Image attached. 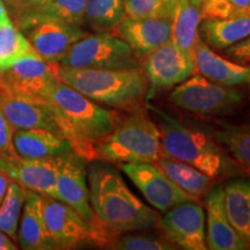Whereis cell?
Masks as SVG:
<instances>
[{
    "instance_id": "obj_4",
    "label": "cell",
    "mask_w": 250,
    "mask_h": 250,
    "mask_svg": "<svg viewBox=\"0 0 250 250\" xmlns=\"http://www.w3.org/2000/svg\"><path fill=\"white\" fill-rule=\"evenodd\" d=\"M149 109L159 121L161 156L191 165L213 180L232 169L233 166L223 149L208 133L184 126L160 109Z\"/></svg>"
},
{
    "instance_id": "obj_22",
    "label": "cell",
    "mask_w": 250,
    "mask_h": 250,
    "mask_svg": "<svg viewBox=\"0 0 250 250\" xmlns=\"http://www.w3.org/2000/svg\"><path fill=\"white\" fill-rule=\"evenodd\" d=\"M85 4L86 0H49L45 4L21 15L14 24L23 33L43 21L83 26Z\"/></svg>"
},
{
    "instance_id": "obj_16",
    "label": "cell",
    "mask_w": 250,
    "mask_h": 250,
    "mask_svg": "<svg viewBox=\"0 0 250 250\" xmlns=\"http://www.w3.org/2000/svg\"><path fill=\"white\" fill-rule=\"evenodd\" d=\"M0 110L13 127L33 129L43 127L58 132L57 125L44 100H33L18 94L0 81Z\"/></svg>"
},
{
    "instance_id": "obj_24",
    "label": "cell",
    "mask_w": 250,
    "mask_h": 250,
    "mask_svg": "<svg viewBox=\"0 0 250 250\" xmlns=\"http://www.w3.org/2000/svg\"><path fill=\"white\" fill-rule=\"evenodd\" d=\"M201 5L192 0H177L171 22L170 40L191 61L193 48L201 37Z\"/></svg>"
},
{
    "instance_id": "obj_41",
    "label": "cell",
    "mask_w": 250,
    "mask_h": 250,
    "mask_svg": "<svg viewBox=\"0 0 250 250\" xmlns=\"http://www.w3.org/2000/svg\"><path fill=\"white\" fill-rule=\"evenodd\" d=\"M49 0H30V2H29V7H28V9L26 12H28V11H31V9H34V8H36V7H39V6H41V5H43V4H45V2H48ZM26 12H24V13H26ZM23 13V14H24ZM14 23V22H13Z\"/></svg>"
},
{
    "instance_id": "obj_34",
    "label": "cell",
    "mask_w": 250,
    "mask_h": 250,
    "mask_svg": "<svg viewBox=\"0 0 250 250\" xmlns=\"http://www.w3.org/2000/svg\"><path fill=\"white\" fill-rule=\"evenodd\" d=\"M14 131L0 110V159H15L19 156L13 146Z\"/></svg>"
},
{
    "instance_id": "obj_10",
    "label": "cell",
    "mask_w": 250,
    "mask_h": 250,
    "mask_svg": "<svg viewBox=\"0 0 250 250\" xmlns=\"http://www.w3.org/2000/svg\"><path fill=\"white\" fill-rule=\"evenodd\" d=\"M57 66V62H46L37 52H33L0 72V81L26 98L42 100L43 95L61 80Z\"/></svg>"
},
{
    "instance_id": "obj_40",
    "label": "cell",
    "mask_w": 250,
    "mask_h": 250,
    "mask_svg": "<svg viewBox=\"0 0 250 250\" xmlns=\"http://www.w3.org/2000/svg\"><path fill=\"white\" fill-rule=\"evenodd\" d=\"M9 23H12V20L8 17L7 9H6L4 2L0 0V26H6Z\"/></svg>"
},
{
    "instance_id": "obj_27",
    "label": "cell",
    "mask_w": 250,
    "mask_h": 250,
    "mask_svg": "<svg viewBox=\"0 0 250 250\" xmlns=\"http://www.w3.org/2000/svg\"><path fill=\"white\" fill-rule=\"evenodd\" d=\"M124 14V0H86L83 24L95 33H110Z\"/></svg>"
},
{
    "instance_id": "obj_43",
    "label": "cell",
    "mask_w": 250,
    "mask_h": 250,
    "mask_svg": "<svg viewBox=\"0 0 250 250\" xmlns=\"http://www.w3.org/2000/svg\"><path fill=\"white\" fill-rule=\"evenodd\" d=\"M248 83V88H249V92H250V78H249L248 83Z\"/></svg>"
},
{
    "instance_id": "obj_9",
    "label": "cell",
    "mask_w": 250,
    "mask_h": 250,
    "mask_svg": "<svg viewBox=\"0 0 250 250\" xmlns=\"http://www.w3.org/2000/svg\"><path fill=\"white\" fill-rule=\"evenodd\" d=\"M148 86L147 99L159 90L174 88L195 73L193 62L169 40L142 59Z\"/></svg>"
},
{
    "instance_id": "obj_6",
    "label": "cell",
    "mask_w": 250,
    "mask_h": 250,
    "mask_svg": "<svg viewBox=\"0 0 250 250\" xmlns=\"http://www.w3.org/2000/svg\"><path fill=\"white\" fill-rule=\"evenodd\" d=\"M56 191L57 199L73 208L89 225L94 234V245L112 246L117 235L109 232L94 213L87 186L86 161L73 151L58 156Z\"/></svg>"
},
{
    "instance_id": "obj_23",
    "label": "cell",
    "mask_w": 250,
    "mask_h": 250,
    "mask_svg": "<svg viewBox=\"0 0 250 250\" xmlns=\"http://www.w3.org/2000/svg\"><path fill=\"white\" fill-rule=\"evenodd\" d=\"M227 218L250 248V181L235 179L223 188Z\"/></svg>"
},
{
    "instance_id": "obj_2",
    "label": "cell",
    "mask_w": 250,
    "mask_h": 250,
    "mask_svg": "<svg viewBox=\"0 0 250 250\" xmlns=\"http://www.w3.org/2000/svg\"><path fill=\"white\" fill-rule=\"evenodd\" d=\"M87 176L90 205L109 232L118 236L158 226L159 214L131 191L110 162L92 161Z\"/></svg>"
},
{
    "instance_id": "obj_19",
    "label": "cell",
    "mask_w": 250,
    "mask_h": 250,
    "mask_svg": "<svg viewBox=\"0 0 250 250\" xmlns=\"http://www.w3.org/2000/svg\"><path fill=\"white\" fill-rule=\"evenodd\" d=\"M192 61L195 72L219 85L233 87L247 83L250 78V65L227 61L215 54L202 37L193 48Z\"/></svg>"
},
{
    "instance_id": "obj_33",
    "label": "cell",
    "mask_w": 250,
    "mask_h": 250,
    "mask_svg": "<svg viewBox=\"0 0 250 250\" xmlns=\"http://www.w3.org/2000/svg\"><path fill=\"white\" fill-rule=\"evenodd\" d=\"M240 14L241 13L227 0H203L201 4L202 21L224 20Z\"/></svg>"
},
{
    "instance_id": "obj_18",
    "label": "cell",
    "mask_w": 250,
    "mask_h": 250,
    "mask_svg": "<svg viewBox=\"0 0 250 250\" xmlns=\"http://www.w3.org/2000/svg\"><path fill=\"white\" fill-rule=\"evenodd\" d=\"M206 247L211 250H245L249 246L228 220L224 205V191L215 187L206 198Z\"/></svg>"
},
{
    "instance_id": "obj_8",
    "label": "cell",
    "mask_w": 250,
    "mask_h": 250,
    "mask_svg": "<svg viewBox=\"0 0 250 250\" xmlns=\"http://www.w3.org/2000/svg\"><path fill=\"white\" fill-rule=\"evenodd\" d=\"M242 92L212 83L201 74L188 78L171 90L169 100L183 110L203 116L226 114L241 103Z\"/></svg>"
},
{
    "instance_id": "obj_44",
    "label": "cell",
    "mask_w": 250,
    "mask_h": 250,
    "mask_svg": "<svg viewBox=\"0 0 250 250\" xmlns=\"http://www.w3.org/2000/svg\"><path fill=\"white\" fill-rule=\"evenodd\" d=\"M247 13L250 14V5H249V7H248V11H247Z\"/></svg>"
},
{
    "instance_id": "obj_15",
    "label": "cell",
    "mask_w": 250,
    "mask_h": 250,
    "mask_svg": "<svg viewBox=\"0 0 250 250\" xmlns=\"http://www.w3.org/2000/svg\"><path fill=\"white\" fill-rule=\"evenodd\" d=\"M0 169L24 189L57 199L58 156L27 159L19 155L15 159H0Z\"/></svg>"
},
{
    "instance_id": "obj_13",
    "label": "cell",
    "mask_w": 250,
    "mask_h": 250,
    "mask_svg": "<svg viewBox=\"0 0 250 250\" xmlns=\"http://www.w3.org/2000/svg\"><path fill=\"white\" fill-rule=\"evenodd\" d=\"M159 226L169 241L187 250H205V212L195 202H184L166 211Z\"/></svg>"
},
{
    "instance_id": "obj_31",
    "label": "cell",
    "mask_w": 250,
    "mask_h": 250,
    "mask_svg": "<svg viewBox=\"0 0 250 250\" xmlns=\"http://www.w3.org/2000/svg\"><path fill=\"white\" fill-rule=\"evenodd\" d=\"M177 0H124L125 14L132 18L173 19Z\"/></svg>"
},
{
    "instance_id": "obj_30",
    "label": "cell",
    "mask_w": 250,
    "mask_h": 250,
    "mask_svg": "<svg viewBox=\"0 0 250 250\" xmlns=\"http://www.w3.org/2000/svg\"><path fill=\"white\" fill-rule=\"evenodd\" d=\"M214 139L250 170V125H225L214 134Z\"/></svg>"
},
{
    "instance_id": "obj_1",
    "label": "cell",
    "mask_w": 250,
    "mask_h": 250,
    "mask_svg": "<svg viewBox=\"0 0 250 250\" xmlns=\"http://www.w3.org/2000/svg\"><path fill=\"white\" fill-rule=\"evenodd\" d=\"M59 133L86 162L98 160V145L121 120L110 110L59 80L43 95Z\"/></svg>"
},
{
    "instance_id": "obj_35",
    "label": "cell",
    "mask_w": 250,
    "mask_h": 250,
    "mask_svg": "<svg viewBox=\"0 0 250 250\" xmlns=\"http://www.w3.org/2000/svg\"><path fill=\"white\" fill-rule=\"evenodd\" d=\"M225 50L228 57L242 64L250 65V36Z\"/></svg>"
},
{
    "instance_id": "obj_11",
    "label": "cell",
    "mask_w": 250,
    "mask_h": 250,
    "mask_svg": "<svg viewBox=\"0 0 250 250\" xmlns=\"http://www.w3.org/2000/svg\"><path fill=\"white\" fill-rule=\"evenodd\" d=\"M43 218L54 249L94 245L93 229L73 208L59 199L43 196Z\"/></svg>"
},
{
    "instance_id": "obj_38",
    "label": "cell",
    "mask_w": 250,
    "mask_h": 250,
    "mask_svg": "<svg viewBox=\"0 0 250 250\" xmlns=\"http://www.w3.org/2000/svg\"><path fill=\"white\" fill-rule=\"evenodd\" d=\"M11 181L12 179L8 176V174H6L4 170L0 169V204H1L2 199H4L5 193L7 191L8 184Z\"/></svg>"
},
{
    "instance_id": "obj_3",
    "label": "cell",
    "mask_w": 250,
    "mask_h": 250,
    "mask_svg": "<svg viewBox=\"0 0 250 250\" xmlns=\"http://www.w3.org/2000/svg\"><path fill=\"white\" fill-rule=\"evenodd\" d=\"M57 72L62 83L110 108L133 111L147 98L148 86L142 68L95 70L58 64Z\"/></svg>"
},
{
    "instance_id": "obj_42",
    "label": "cell",
    "mask_w": 250,
    "mask_h": 250,
    "mask_svg": "<svg viewBox=\"0 0 250 250\" xmlns=\"http://www.w3.org/2000/svg\"><path fill=\"white\" fill-rule=\"evenodd\" d=\"M193 2H196V4H198V5H201L202 4V1L203 0H192Z\"/></svg>"
},
{
    "instance_id": "obj_14",
    "label": "cell",
    "mask_w": 250,
    "mask_h": 250,
    "mask_svg": "<svg viewBox=\"0 0 250 250\" xmlns=\"http://www.w3.org/2000/svg\"><path fill=\"white\" fill-rule=\"evenodd\" d=\"M173 19L132 18L124 14L110 33L124 41L142 62L153 50L170 40Z\"/></svg>"
},
{
    "instance_id": "obj_37",
    "label": "cell",
    "mask_w": 250,
    "mask_h": 250,
    "mask_svg": "<svg viewBox=\"0 0 250 250\" xmlns=\"http://www.w3.org/2000/svg\"><path fill=\"white\" fill-rule=\"evenodd\" d=\"M18 247L12 241L11 237L0 229V250H17Z\"/></svg>"
},
{
    "instance_id": "obj_5",
    "label": "cell",
    "mask_w": 250,
    "mask_h": 250,
    "mask_svg": "<svg viewBox=\"0 0 250 250\" xmlns=\"http://www.w3.org/2000/svg\"><path fill=\"white\" fill-rule=\"evenodd\" d=\"M160 158V130L139 109L121 117L98 145V160L110 164H155Z\"/></svg>"
},
{
    "instance_id": "obj_39",
    "label": "cell",
    "mask_w": 250,
    "mask_h": 250,
    "mask_svg": "<svg viewBox=\"0 0 250 250\" xmlns=\"http://www.w3.org/2000/svg\"><path fill=\"white\" fill-rule=\"evenodd\" d=\"M227 1L232 4L241 14L247 13L250 5V0H227Z\"/></svg>"
},
{
    "instance_id": "obj_32",
    "label": "cell",
    "mask_w": 250,
    "mask_h": 250,
    "mask_svg": "<svg viewBox=\"0 0 250 250\" xmlns=\"http://www.w3.org/2000/svg\"><path fill=\"white\" fill-rule=\"evenodd\" d=\"M174 246L167 237L165 239L155 234L140 233L118 235L111 248L118 250H168L175 249Z\"/></svg>"
},
{
    "instance_id": "obj_12",
    "label": "cell",
    "mask_w": 250,
    "mask_h": 250,
    "mask_svg": "<svg viewBox=\"0 0 250 250\" xmlns=\"http://www.w3.org/2000/svg\"><path fill=\"white\" fill-rule=\"evenodd\" d=\"M118 165L120 169L156 210L166 212L180 203L196 202L197 198L175 186L155 164Z\"/></svg>"
},
{
    "instance_id": "obj_36",
    "label": "cell",
    "mask_w": 250,
    "mask_h": 250,
    "mask_svg": "<svg viewBox=\"0 0 250 250\" xmlns=\"http://www.w3.org/2000/svg\"><path fill=\"white\" fill-rule=\"evenodd\" d=\"M7 13L11 15L13 22L18 20L29 7L30 0H2Z\"/></svg>"
},
{
    "instance_id": "obj_28",
    "label": "cell",
    "mask_w": 250,
    "mask_h": 250,
    "mask_svg": "<svg viewBox=\"0 0 250 250\" xmlns=\"http://www.w3.org/2000/svg\"><path fill=\"white\" fill-rule=\"evenodd\" d=\"M33 52L36 51L30 42L13 22L0 26V72Z\"/></svg>"
},
{
    "instance_id": "obj_7",
    "label": "cell",
    "mask_w": 250,
    "mask_h": 250,
    "mask_svg": "<svg viewBox=\"0 0 250 250\" xmlns=\"http://www.w3.org/2000/svg\"><path fill=\"white\" fill-rule=\"evenodd\" d=\"M58 64L95 70L142 68V62L130 46L111 33H88L71 46Z\"/></svg>"
},
{
    "instance_id": "obj_26",
    "label": "cell",
    "mask_w": 250,
    "mask_h": 250,
    "mask_svg": "<svg viewBox=\"0 0 250 250\" xmlns=\"http://www.w3.org/2000/svg\"><path fill=\"white\" fill-rule=\"evenodd\" d=\"M155 165L175 186L195 198L206 196L213 187L212 177L183 161L161 156Z\"/></svg>"
},
{
    "instance_id": "obj_17",
    "label": "cell",
    "mask_w": 250,
    "mask_h": 250,
    "mask_svg": "<svg viewBox=\"0 0 250 250\" xmlns=\"http://www.w3.org/2000/svg\"><path fill=\"white\" fill-rule=\"evenodd\" d=\"M34 50L44 61L58 62L77 41L87 35L81 26L43 21L24 31Z\"/></svg>"
},
{
    "instance_id": "obj_25",
    "label": "cell",
    "mask_w": 250,
    "mask_h": 250,
    "mask_svg": "<svg viewBox=\"0 0 250 250\" xmlns=\"http://www.w3.org/2000/svg\"><path fill=\"white\" fill-rule=\"evenodd\" d=\"M199 35L211 48L225 50L250 36V14L224 20H205L199 24Z\"/></svg>"
},
{
    "instance_id": "obj_20",
    "label": "cell",
    "mask_w": 250,
    "mask_h": 250,
    "mask_svg": "<svg viewBox=\"0 0 250 250\" xmlns=\"http://www.w3.org/2000/svg\"><path fill=\"white\" fill-rule=\"evenodd\" d=\"M13 146L21 158L27 159L52 158L72 151L61 133L43 127L15 130Z\"/></svg>"
},
{
    "instance_id": "obj_21",
    "label": "cell",
    "mask_w": 250,
    "mask_h": 250,
    "mask_svg": "<svg viewBox=\"0 0 250 250\" xmlns=\"http://www.w3.org/2000/svg\"><path fill=\"white\" fill-rule=\"evenodd\" d=\"M19 227L18 242L22 249H54L46 234L43 218V196L26 189V201Z\"/></svg>"
},
{
    "instance_id": "obj_29",
    "label": "cell",
    "mask_w": 250,
    "mask_h": 250,
    "mask_svg": "<svg viewBox=\"0 0 250 250\" xmlns=\"http://www.w3.org/2000/svg\"><path fill=\"white\" fill-rule=\"evenodd\" d=\"M26 201V189L12 180L0 204V229L13 240H18V225Z\"/></svg>"
}]
</instances>
